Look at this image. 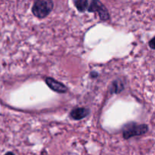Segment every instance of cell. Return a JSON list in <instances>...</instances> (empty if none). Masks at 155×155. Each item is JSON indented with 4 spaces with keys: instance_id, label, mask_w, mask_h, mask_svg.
<instances>
[{
    "instance_id": "obj_1",
    "label": "cell",
    "mask_w": 155,
    "mask_h": 155,
    "mask_svg": "<svg viewBox=\"0 0 155 155\" xmlns=\"http://www.w3.org/2000/svg\"><path fill=\"white\" fill-rule=\"evenodd\" d=\"M148 127L146 124H139L130 122L123 128V137L124 139H130L135 136H140L148 133Z\"/></svg>"
},
{
    "instance_id": "obj_2",
    "label": "cell",
    "mask_w": 155,
    "mask_h": 155,
    "mask_svg": "<svg viewBox=\"0 0 155 155\" xmlns=\"http://www.w3.org/2000/svg\"><path fill=\"white\" fill-rule=\"evenodd\" d=\"M53 8L52 0H36L32 7V12L36 18H45L51 13Z\"/></svg>"
},
{
    "instance_id": "obj_3",
    "label": "cell",
    "mask_w": 155,
    "mask_h": 155,
    "mask_svg": "<svg viewBox=\"0 0 155 155\" xmlns=\"http://www.w3.org/2000/svg\"><path fill=\"white\" fill-rule=\"evenodd\" d=\"M87 10L89 12H97L100 20L102 21H107L110 19L108 10L100 0H92Z\"/></svg>"
},
{
    "instance_id": "obj_4",
    "label": "cell",
    "mask_w": 155,
    "mask_h": 155,
    "mask_svg": "<svg viewBox=\"0 0 155 155\" xmlns=\"http://www.w3.org/2000/svg\"><path fill=\"white\" fill-rule=\"evenodd\" d=\"M47 86L50 88L54 92H58V93L63 94L68 92V87L61 82L57 81L54 79L51 78V77H46L45 80Z\"/></svg>"
},
{
    "instance_id": "obj_5",
    "label": "cell",
    "mask_w": 155,
    "mask_h": 155,
    "mask_svg": "<svg viewBox=\"0 0 155 155\" xmlns=\"http://www.w3.org/2000/svg\"><path fill=\"white\" fill-rule=\"evenodd\" d=\"M89 112H90L89 109L86 108V107H74L70 113V117L73 120H80L86 117L89 114Z\"/></svg>"
},
{
    "instance_id": "obj_6",
    "label": "cell",
    "mask_w": 155,
    "mask_h": 155,
    "mask_svg": "<svg viewBox=\"0 0 155 155\" xmlns=\"http://www.w3.org/2000/svg\"><path fill=\"white\" fill-rule=\"evenodd\" d=\"M124 89V82L121 81L120 80H117L112 83L111 86L110 88V93L111 94H118L122 92Z\"/></svg>"
},
{
    "instance_id": "obj_7",
    "label": "cell",
    "mask_w": 155,
    "mask_h": 155,
    "mask_svg": "<svg viewBox=\"0 0 155 155\" xmlns=\"http://www.w3.org/2000/svg\"><path fill=\"white\" fill-rule=\"evenodd\" d=\"M74 4L80 12H84L88 8V0H74Z\"/></svg>"
},
{
    "instance_id": "obj_8",
    "label": "cell",
    "mask_w": 155,
    "mask_h": 155,
    "mask_svg": "<svg viewBox=\"0 0 155 155\" xmlns=\"http://www.w3.org/2000/svg\"><path fill=\"white\" fill-rule=\"evenodd\" d=\"M149 46L151 47V48H152V49H154V46H155V45H154V38L153 37L152 39H151V40L149 41Z\"/></svg>"
},
{
    "instance_id": "obj_9",
    "label": "cell",
    "mask_w": 155,
    "mask_h": 155,
    "mask_svg": "<svg viewBox=\"0 0 155 155\" xmlns=\"http://www.w3.org/2000/svg\"><path fill=\"white\" fill-rule=\"evenodd\" d=\"M90 75H91V77H92V78H95L96 77H98V73L95 72V71H92V72L90 74Z\"/></svg>"
},
{
    "instance_id": "obj_10",
    "label": "cell",
    "mask_w": 155,
    "mask_h": 155,
    "mask_svg": "<svg viewBox=\"0 0 155 155\" xmlns=\"http://www.w3.org/2000/svg\"><path fill=\"white\" fill-rule=\"evenodd\" d=\"M5 155H15V154H14L12 151H8V152L5 153Z\"/></svg>"
}]
</instances>
